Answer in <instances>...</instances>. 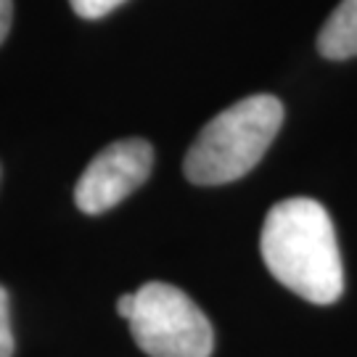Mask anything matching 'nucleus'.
Here are the masks:
<instances>
[{
  "label": "nucleus",
  "mask_w": 357,
  "mask_h": 357,
  "mask_svg": "<svg viewBox=\"0 0 357 357\" xmlns=\"http://www.w3.org/2000/svg\"><path fill=\"white\" fill-rule=\"evenodd\" d=\"M262 259L275 281L312 305H333L344 291V265L331 215L315 199H286L265 217Z\"/></svg>",
  "instance_id": "nucleus-1"
},
{
  "label": "nucleus",
  "mask_w": 357,
  "mask_h": 357,
  "mask_svg": "<svg viewBox=\"0 0 357 357\" xmlns=\"http://www.w3.org/2000/svg\"><path fill=\"white\" fill-rule=\"evenodd\" d=\"M283 125L275 96H249L228 106L196 135L185 153V178L196 185H225L243 178L265 156Z\"/></svg>",
  "instance_id": "nucleus-2"
},
{
  "label": "nucleus",
  "mask_w": 357,
  "mask_h": 357,
  "mask_svg": "<svg viewBox=\"0 0 357 357\" xmlns=\"http://www.w3.org/2000/svg\"><path fill=\"white\" fill-rule=\"evenodd\" d=\"M135 344L149 357H209L215 331L191 296L169 283H146L135 291L130 315Z\"/></svg>",
  "instance_id": "nucleus-3"
},
{
  "label": "nucleus",
  "mask_w": 357,
  "mask_h": 357,
  "mask_svg": "<svg viewBox=\"0 0 357 357\" xmlns=\"http://www.w3.org/2000/svg\"><path fill=\"white\" fill-rule=\"evenodd\" d=\"M151 167L153 149L143 138H128L106 146L77 180V209L85 215H103L114 209L149 180Z\"/></svg>",
  "instance_id": "nucleus-4"
},
{
  "label": "nucleus",
  "mask_w": 357,
  "mask_h": 357,
  "mask_svg": "<svg viewBox=\"0 0 357 357\" xmlns=\"http://www.w3.org/2000/svg\"><path fill=\"white\" fill-rule=\"evenodd\" d=\"M318 51L331 61L357 56V0H342L318 35Z\"/></svg>",
  "instance_id": "nucleus-5"
},
{
  "label": "nucleus",
  "mask_w": 357,
  "mask_h": 357,
  "mask_svg": "<svg viewBox=\"0 0 357 357\" xmlns=\"http://www.w3.org/2000/svg\"><path fill=\"white\" fill-rule=\"evenodd\" d=\"M77 16L82 19H101L106 13H112L116 6H122L125 0H69Z\"/></svg>",
  "instance_id": "nucleus-6"
},
{
  "label": "nucleus",
  "mask_w": 357,
  "mask_h": 357,
  "mask_svg": "<svg viewBox=\"0 0 357 357\" xmlns=\"http://www.w3.org/2000/svg\"><path fill=\"white\" fill-rule=\"evenodd\" d=\"M13 355L11 315H8V291L0 286V357Z\"/></svg>",
  "instance_id": "nucleus-7"
},
{
  "label": "nucleus",
  "mask_w": 357,
  "mask_h": 357,
  "mask_svg": "<svg viewBox=\"0 0 357 357\" xmlns=\"http://www.w3.org/2000/svg\"><path fill=\"white\" fill-rule=\"evenodd\" d=\"M11 16H13V3L11 0H0V43L6 40L8 29H11Z\"/></svg>",
  "instance_id": "nucleus-8"
},
{
  "label": "nucleus",
  "mask_w": 357,
  "mask_h": 357,
  "mask_svg": "<svg viewBox=\"0 0 357 357\" xmlns=\"http://www.w3.org/2000/svg\"><path fill=\"white\" fill-rule=\"evenodd\" d=\"M132 310H135V294H125V296H119V302H116V312H119L125 320H130Z\"/></svg>",
  "instance_id": "nucleus-9"
}]
</instances>
